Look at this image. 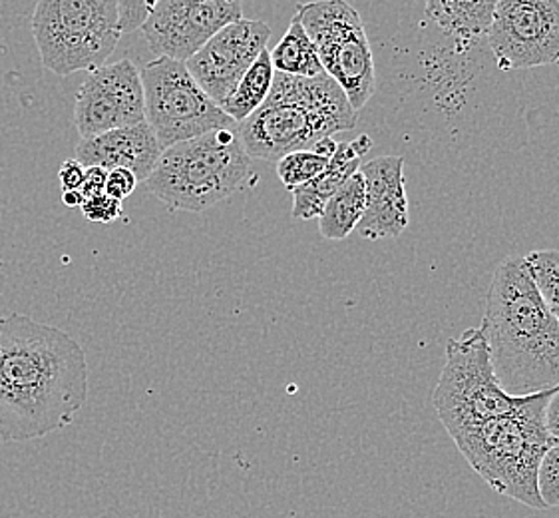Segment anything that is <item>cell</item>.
I'll list each match as a JSON object with an SVG mask.
<instances>
[{
  "mask_svg": "<svg viewBox=\"0 0 559 518\" xmlns=\"http://www.w3.org/2000/svg\"><path fill=\"white\" fill-rule=\"evenodd\" d=\"M554 391L527 395L512 413L452 437L460 455L493 493L536 510H548L537 491V471L544 455L556 445L546 427V407Z\"/></svg>",
  "mask_w": 559,
  "mask_h": 518,
  "instance_id": "obj_4",
  "label": "cell"
},
{
  "mask_svg": "<svg viewBox=\"0 0 559 518\" xmlns=\"http://www.w3.org/2000/svg\"><path fill=\"white\" fill-rule=\"evenodd\" d=\"M524 399L506 393L498 384L481 327H471L448 341L447 363L432 393V405L450 437L512 413Z\"/></svg>",
  "mask_w": 559,
  "mask_h": 518,
  "instance_id": "obj_7",
  "label": "cell"
},
{
  "mask_svg": "<svg viewBox=\"0 0 559 518\" xmlns=\"http://www.w3.org/2000/svg\"><path fill=\"white\" fill-rule=\"evenodd\" d=\"M486 43L503 72L559 62V0H498Z\"/></svg>",
  "mask_w": 559,
  "mask_h": 518,
  "instance_id": "obj_10",
  "label": "cell"
},
{
  "mask_svg": "<svg viewBox=\"0 0 559 518\" xmlns=\"http://www.w3.org/2000/svg\"><path fill=\"white\" fill-rule=\"evenodd\" d=\"M146 122L140 70L123 58L90 72L80 86L74 126L82 140Z\"/></svg>",
  "mask_w": 559,
  "mask_h": 518,
  "instance_id": "obj_12",
  "label": "cell"
},
{
  "mask_svg": "<svg viewBox=\"0 0 559 518\" xmlns=\"http://www.w3.org/2000/svg\"><path fill=\"white\" fill-rule=\"evenodd\" d=\"M496 2H464V0H430L425 14L430 23L447 34L459 50L486 40L492 24Z\"/></svg>",
  "mask_w": 559,
  "mask_h": 518,
  "instance_id": "obj_17",
  "label": "cell"
},
{
  "mask_svg": "<svg viewBox=\"0 0 559 518\" xmlns=\"http://www.w3.org/2000/svg\"><path fill=\"white\" fill-rule=\"evenodd\" d=\"M138 180L134 174L128 169H114L108 172V181H106V196H110L118 202H123L134 193Z\"/></svg>",
  "mask_w": 559,
  "mask_h": 518,
  "instance_id": "obj_26",
  "label": "cell"
},
{
  "mask_svg": "<svg viewBox=\"0 0 559 518\" xmlns=\"http://www.w3.org/2000/svg\"><path fill=\"white\" fill-rule=\"evenodd\" d=\"M84 169L86 168L80 164L79 160H67V162L62 164L60 174H58V180H60V186H62V192H74V190H80L82 180H84Z\"/></svg>",
  "mask_w": 559,
  "mask_h": 518,
  "instance_id": "obj_28",
  "label": "cell"
},
{
  "mask_svg": "<svg viewBox=\"0 0 559 518\" xmlns=\"http://www.w3.org/2000/svg\"><path fill=\"white\" fill-rule=\"evenodd\" d=\"M546 427H548L551 439L559 443V387H556V391L549 397L548 407H546Z\"/></svg>",
  "mask_w": 559,
  "mask_h": 518,
  "instance_id": "obj_29",
  "label": "cell"
},
{
  "mask_svg": "<svg viewBox=\"0 0 559 518\" xmlns=\"http://www.w3.org/2000/svg\"><path fill=\"white\" fill-rule=\"evenodd\" d=\"M295 19L317 48L324 74L335 80L360 113L377 89L374 60L360 14L345 0H321L299 4Z\"/></svg>",
  "mask_w": 559,
  "mask_h": 518,
  "instance_id": "obj_8",
  "label": "cell"
},
{
  "mask_svg": "<svg viewBox=\"0 0 559 518\" xmlns=\"http://www.w3.org/2000/svg\"><path fill=\"white\" fill-rule=\"evenodd\" d=\"M269 55L275 72L281 74L297 76V79H317L324 74L317 48L295 16L287 33L281 38L280 45L275 46Z\"/></svg>",
  "mask_w": 559,
  "mask_h": 518,
  "instance_id": "obj_19",
  "label": "cell"
},
{
  "mask_svg": "<svg viewBox=\"0 0 559 518\" xmlns=\"http://www.w3.org/2000/svg\"><path fill=\"white\" fill-rule=\"evenodd\" d=\"M122 202L114 200L110 196H98L86 200L82 205V214L92 222V224H110L114 220H118L122 215Z\"/></svg>",
  "mask_w": 559,
  "mask_h": 518,
  "instance_id": "obj_25",
  "label": "cell"
},
{
  "mask_svg": "<svg viewBox=\"0 0 559 518\" xmlns=\"http://www.w3.org/2000/svg\"><path fill=\"white\" fill-rule=\"evenodd\" d=\"M146 104V125L162 150L210 134L239 128L202 91L183 62L156 58L140 72Z\"/></svg>",
  "mask_w": 559,
  "mask_h": 518,
  "instance_id": "obj_9",
  "label": "cell"
},
{
  "mask_svg": "<svg viewBox=\"0 0 559 518\" xmlns=\"http://www.w3.org/2000/svg\"><path fill=\"white\" fill-rule=\"evenodd\" d=\"M251 158L236 130H215L164 150L147 190L171 212L200 214L243 188Z\"/></svg>",
  "mask_w": 559,
  "mask_h": 518,
  "instance_id": "obj_5",
  "label": "cell"
},
{
  "mask_svg": "<svg viewBox=\"0 0 559 518\" xmlns=\"http://www.w3.org/2000/svg\"><path fill=\"white\" fill-rule=\"evenodd\" d=\"M326 164H329V158H324L313 150H301V152H293L277 162V176L283 181V186L293 192V190L314 180L326 168Z\"/></svg>",
  "mask_w": 559,
  "mask_h": 518,
  "instance_id": "obj_22",
  "label": "cell"
},
{
  "mask_svg": "<svg viewBox=\"0 0 559 518\" xmlns=\"http://www.w3.org/2000/svg\"><path fill=\"white\" fill-rule=\"evenodd\" d=\"M164 150L146 122L82 140L76 148V160L84 168L128 169L138 181L150 178Z\"/></svg>",
  "mask_w": 559,
  "mask_h": 518,
  "instance_id": "obj_15",
  "label": "cell"
},
{
  "mask_svg": "<svg viewBox=\"0 0 559 518\" xmlns=\"http://www.w3.org/2000/svg\"><path fill=\"white\" fill-rule=\"evenodd\" d=\"M367 208V186L357 172L338 192L326 202L319 215V232L324 239L343 242L357 229Z\"/></svg>",
  "mask_w": 559,
  "mask_h": 518,
  "instance_id": "obj_18",
  "label": "cell"
},
{
  "mask_svg": "<svg viewBox=\"0 0 559 518\" xmlns=\"http://www.w3.org/2000/svg\"><path fill=\"white\" fill-rule=\"evenodd\" d=\"M243 19L237 0H157L142 26L157 58L188 62L227 24Z\"/></svg>",
  "mask_w": 559,
  "mask_h": 518,
  "instance_id": "obj_11",
  "label": "cell"
},
{
  "mask_svg": "<svg viewBox=\"0 0 559 518\" xmlns=\"http://www.w3.org/2000/svg\"><path fill=\"white\" fill-rule=\"evenodd\" d=\"M370 148L372 138L369 134L357 136L350 142H338L335 156L329 160L326 168L314 180L293 190V217L313 220L323 214L326 202L360 169Z\"/></svg>",
  "mask_w": 559,
  "mask_h": 518,
  "instance_id": "obj_16",
  "label": "cell"
},
{
  "mask_svg": "<svg viewBox=\"0 0 559 518\" xmlns=\"http://www.w3.org/2000/svg\"><path fill=\"white\" fill-rule=\"evenodd\" d=\"M526 258L537 292L544 297L549 311L559 321V254L556 249H536Z\"/></svg>",
  "mask_w": 559,
  "mask_h": 518,
  "instance_id": "obj_21",
  "label": "cell"
},
{
  "mask_svg": "<svg viewBox=\"0 0 559 518\" xmlns=\"http://www.w3.org/2000/svg\"><path fill=\"white\" fill-rule=\"evenodd\" d=\"M558 254H559V251H558Z\"/></svg>",
  "mask_w": 559,
  "mask_h": 518,
  "instance_id": "obj_32",
  "label": "cell"
},
{
  "mask_svg": "<svg viewBox=\"0 0 559 518\" xmlns=\"http://www.w3.org/2000/svg\"><path fill=\"white\" fill-rule=\"evenodd\" d=\"M269 38L271 26L267 23L241 19L215 34L195 57L186 62V68L202 91L222 108L247 70L267 48Z\"/></svg>",
  "mask_w": 559,
  "mask_h": 518,
  "instance_id": "obj_13",
  "label": "cell"
},
{
  "mask_svg": "<svg viewBox=\"0 0 559 518\" xmlns=\"http://www.w3.org/2000/svg\"><path fill=\"white\" fill-rule=\"evenodd\" d=\"M357 122V110L326 74L297 79L275 72L267 101L239 125V138L249 158L280 162L353 130Z\"/></svg>",
  "mask_w": 559,
  "mask_h": 518,
  "instance_id": "obj_3",
  "label": "cell"
},
{
  "mask_svg": "<svg viewBox=\"0 0 559 518\" xmlns=\"http://www.w3.org/2000/svg\"><path fill=\"white\" fill-rule=\"evenodd\" d=\"M273 79H275V68L271 64V55L265 48L253 62V67L247 70L246 76L237 84L234 94L222 104V110L237 125L246 122L247 118L258 113L261 104L267 101Z\"/></svg>",
  "mask_w": 559,
  "mask_h": 518,
  "instance_id": "obj_20",
  "label": "cell"
},
{
  "mask_svg": "<svg viewBox=\"0 0 559 518\" xmlns=\"http://www.w3.org/2000/svg\"><path fill=\"white\" fill-rule=\"evenodd\" d=\"M480 327L506 393L527 397L559 387V321L524 256H510L493 271Z\"/></svg>",
  "mask_w": 559,
  "mask_h": 518,
  "instance_id": "obj_2",
  "label": "cell"
},
{
  "mask_svg": "<svg viewBox=\"0 0 559 518\" xmlns=\"http://www.w3.org/2000/svg\"><path fill=\"white\" fill-rule=\"evenodd\" d=\"M358 172L367 186V208L357 226L358 234L370 242L401 236L408 227L403 156L370 160Z\"/></svg>",
  "mask_w": 559,
  "mask_h": 518,
  "instance_id": "obj_14",
  "label": "cell"
},
{
  "mask_svg": "<svg viewBox=\"0 0 559 518\" xmlns=\"http://www.w3.org/2000/svg\"><path fill=\"white\" fill-rule=\"evenodd\" d=\"M106 181H108V172L98 166H90L84 169V180L80 186V193L84 196V200H92L106 193Z\"/></svg>",
  "mask_w": 559,
  "mask_h": 518,
  "instance_id": "obj_27",
  "label": "cell"
},
{
  "mask_svg": "<svg viewBox=\"0 0 559 518\" xmlns=\"http://www.w3.org/2000/svg\"><path fill=\"white\" fill-rule=\"evenodd\" d=\"M154 9V2L147 0H132V2H118V26L120 33H134L142 31L146 24L150 12Z\"/></svg>",
  "mask_w": 559,
  "mask_h": 518,
  "instance_id": "obj_24",
  "label": "cell"
},
{
  "mask_svg": "<svg viewBox=\"0 0 559 518\" xmlns=\"http://www.w3.org/2000/svg\"><path fill=\"white\" fill-rule=\"evenodd\" d=\"M33 34L43 67L57 76L94 72L112 57L118 40L116 0H40Z\"/></svg>",
  "mask_w": 559,
  "mask_h": 518,
  "instance_id": "obj_6",
  "label": "cell"
},
{
  "mask_svg": "<svg viewBox=\"0 0 559 518\" xmlns=\"http://www.w3.org/2000/svg\"><path fill=\"white\" fill-rule=\"evenodd\" d=\"M62 202H64V205L67 208H79V210H82V205H84V196L80 193V190H74V192H64L62 193Z\"/></svg>",
  "mask_w": 559,
  "mask_h": 518,
  "instance_id": "obj_31",
  "label": "cell"
},
{
  "mask_svg": "<svg viewBox=\"0 0 559 518\" xmlns=\"http://www.w3.org/2000/svg\"><path fill=\"white\" fill-rule=\"evenodd\" d=\"M537 491L546 508L559 507V443L549 447L537 471Z\"/></svg>",
  "mask_w": 559,
  "mask_h": 518,
  "instance_id": "obj_23",
  "label": "cell"
},
{
  "mask_svg": "<svg viewBox=\"0 0 559 518\" xmlns=\"http://www.w3.org/2000/svg\"><path fill=\"white\" fill-rule=\"evenodd\" d=\"M86 353L64 329L0 317V440L24 443L68 427L88 399Z\"/></svg>",
  "mask_w": 559,
  "mask_h": 518,
  "instance_id": "obj_1",
  "label": "cell"
},
{
  "mask_svg": "<svg viewBox=\"0 0 559 518\" xmlns=\"http://www.w3.org/2000/svg\"><path fill=\"white\" fill-rule=\"evenodd\" d=\"M336 146H338V142H335L333 138H324L321 142H317L311 150L317 152V154H321L324 158H333L335 156Z\"/></svg>",
  "mask_w": 559,
  "mask_h": 518,
  "instance_id": "obj_30",
  "label": "cell"
}]
</instances>
